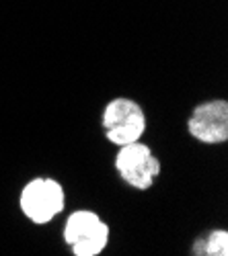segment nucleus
<instances>
[{"mask_svg":"<svg viewBox=\"0 0 228 256\" xmlns=\"http://www.w3.org/2000/svg\"><path fill=\"white\" fill-rule=\"evenodd\" d=\"M101 125L105 136L115 146L140 142L146 132V115L142 106L132 98H113L103 111Z\"/></svg>","mask_w":228,"mask_h":256,"instance_id":"nucleus-1","label":"nucleus"},{"mask_svg":"<svg viewBox=\"0 0 228 256\" xmlns=\"http://www.w3.org/2000/svg\"><path fill=\"white\" fill-rule=\"evenodd\" d=\"M21 211L33 224H48L66 205V195L62 184L54 178H33L29 180L19 199Z\"/></svg>","mask_w":228,"mask_h":256,"instance_id":"nucleus-2","label":"nucleus"},{"mask_svg":"<svg viewBox=\"0 0 228 256\" xmlns=\"http://www.w3.org/2000/svg\"><path fill=\"white\" fill-rule=\"evenodd\" d=\"M115 168H117L119 176L130 186L140 188V190L150 188L154 178L160 174L158 158L152 154L150 148L142 142L119 146V152L115 156Z\"/></svg>","mask_w":228,"mask_h":256,"instance_id":"nucleus-3","label":"nucleus"},{"mask_svg":"<svg viewBox=\"0 0 228 256\" xmlns=\"http://www.w3.org/2000/svg\"><path fill=\"white\" fill-rule=\"evenodd\" d=\"M189 134L208 146L224 144L228 140V104L226 100H208L197 104L189 123H187Z\"/></svg>","mask_w":228,"mask_h":256,"instance_id":"nucleus-4","label":"nucleus"},{"mask_svg":"<svg viewBox=\"0 0 228 256\" xmlns=\"http://www.w3.org/2000/svg\"><path fill=\"white\" fill-rule=\"evenodd\" d=\"M101 222L103 220L97 216L95 211H87V209L74 211L72 216L66 220V226H64V240H66V244L72 246L82 236H87L93 228H97Z\"/></svg>","mask_w":228,"mask_h":256,"instance_id":"nucleus-5","label":"nucleus"},{"mask_svg":"<svg viewBox=\"0 0 228 256\" xmlns=\"http://www.w3.org/2000/svg\"><path fill=\"white\" fill-rule=\"evenodd\" d=\"M107 242H109V226L105 222H101L87 236H82L78 242L72 244V252L76 256H97L105 250Z\"/></svg>","mask_w":228,"mask_h":256,"instance_id":"nucleus-6","label":"nucleus"},{"mask_svg":"<svg viewBox=\"0 0 228 256\" xmlns=\"http://www.w3.org/2000/svg\"><path fill=\"white\" fill-rule=\"evenodd\" d=\"M201 254H208V256H226L228 254V234L224 230L212 232L210 238L205 240V244H203V252Z\"/></svg>","mask_w":228,"mask_h":256,"instance_id":"nucleus-7","label":"nucleus"}]
</instances>
